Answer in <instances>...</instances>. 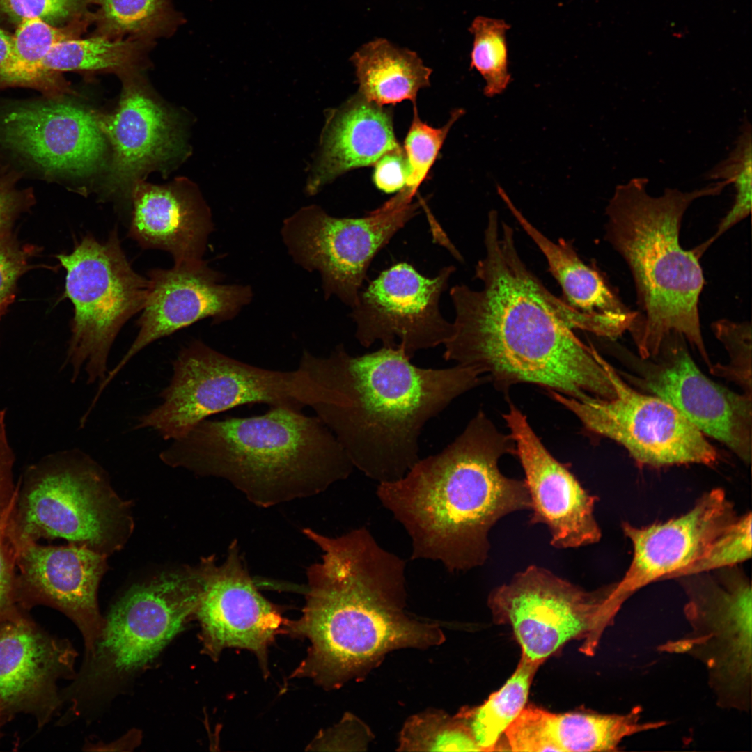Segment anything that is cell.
<instances>
[{"label":"cell","mask_w":752,"mask_h":752,"mask_svg":"<svg viewBox=\"0 0 752 752\" xmlns=\"http://www.w3.org/2000/svg\"><path fill=\"white\" fill-rule=\"evenodd\" d=\"M77 654L66 639L53 636L18 609L0 620V711L6 721L33 716L44 726L63 703L61 678H74Z\"/></svg>","instance_id":"obj_20"},{"label":"cell","mask_w":752,"mask_h":752,"mask_svg":"<svg viewBox=\"0 0 752 752\" xmlns=\"http://www.w3.org/2000/svg\"><path fill=\"white\" fill-rule=\"evenodd\" d=\"M398 743L400 751H481L462 720L436 709L408 718Z\"/></svg>","instance_id":"obj_34"},{"label":"cell","mask_w":752,"mask_h":752,"mask_svg":"<svg viewBox=\"0 0 752 752\" xmlns=\"http://www.w3.org/2000/svg\"><path fill=\"white\" fill-rule=\"evenodd\" d=\"M95 0H0V15L19 24L38 18L57 26L91 17Z\"/></svg>","instance_id":"obj_40"},{"label":"cell","mask_w":752,"mask_h":752,"mask_svg":"<svg viewBox=\"0 0 752 752\" xmlns=\"http://www.w3.org/2000/svg\"><path fill=\"white\" fill-rule=\"evenodd\" d=\"M603 364L613 385L611 399H574L554 391L549 395L579 420L592 434L623 446L642 466L662 467L686 464L713 467L717 450L673 405L654 395L636 390L604 358Z\"/></svg>","instance_id":"obj_14"},{"label":"cell","mask_w":752,"mask_h":752,"mask_svg":"<svg viewBox=\"0 0 752 752\" xmlns=\"http://www.w3.org/2000/svg\"><path fill=\"white\" fill-rule=\"evenodd\" d=\"M679 579L687 596L684 613L691 632L659 650L700 661L718 706L748 711L752 675L750 580L738 565Z\"/></svg>","instance_id":"obj_9"},{"label":"cell","mask_w":752,"mask_h":752,"mask_svg":"<svg viewBox=\"0 0 752 752\" xmlns=\"http://www.w3.org/2000/svg\"><path fill=\"white\" fill-rule=\"evenodd\" d=\"M359 93L378 105L409 100L416 104L418 91L430 85L432 70L418 54L385 38L363 45L351 56Z\"/></svg>","instance_id":"obj_29"},{"label":"cell","mask_w":752,"mask_h":752,"mask_svg":"<svg viewBox=\"0 0 752 752\" xmlns=\"http://www.w3.org/2000/svg\"><path fill=\"white\" fill-rule=\"evenodd\" d=\"M10 508L0 520V620L22 609L17 597V551L8 531Z\"/></svg>","instance_id":"obj_43"},{"label":"cell","mask_w":752,"mask_h":752,"mask_svg":"<svg viewBox=\"0 0 752 752\" xmlns=\"http://www.w3.org/2000/svg\"><path fill=\"white\" fill-rule=\"evenodd\" d=\"M91 19L89 17L77 20L62 27L38 18L19 23L13 36L10 53L0 65V86L54 85L56 77L49 75L42 69L45 58L56 44L78 38L92 23Z\"/></svg>","instance_id":"obj_30"},{"label":"cell","mask_w":752,"mask_h":752,"mask_svg":"<svg viewBox=\"0 0 752 752\" xmlns=\"http://www.w3.org/2000/svg\"><path fill=\"white\" fill-rule=\"evenodd\" d=\"M492 210L485 256L476 267L483 288L450 290L455 313L443 357L473 369L506 390L526 383L583 400L611 399L613 385L595 347L573 329L597 332V322L547 290L517 251L514 230Z\"/></svg>","instance_id":"obj_1"},{"label":"cell","mask_w":752,"mask_h":752,"mask_svg":"<svg viewBox=\"0 0 752 752\" xmlns=\"http://www.w3.org/2000/svg\"><path fill=\"white\" fill-rule=\"evenodd\" d=\"M148 275V292L137 335L99 384L97 396L149 344L203 318H212L217 323L232 319L252 297L249 286L219 283V274L203 260L175 263L171 269H155Z\"/></svg>","instance_id":"obj_18"},{"label":"cell","mask_w":752,"mask_h":752,"mask_svg":"<svg viewBox=\"0 0 752 752\" xmlns=\"http://www.w3.org/2000/svg\"><path fill=\"white\" fill-rule=\"evenodd\" d=\"M162 402L141 416L136 429H152L166 440L185 435L210 416L251 403L301 410L297 376L226 355L200 340L183 347L173 363Z\"/></svg>","instance_id":"obj_12"},{"label":"cell","mask_w":752,"mask_h":752,"mask_svg":"<svg viewBox=\"0 0 752 752\" xmlns=\"http://www.w3.org/2000/svg\"><path fill=\"white\" fill-rule=\"evenodd\" d=\"M646 178L618 185L606 208V240L632 274L639 311L629 329L642 358L654 357L671 333L682 335L710 367L700 330L698 301L704 285L699 256L680 244L682 220L696 200L719 195L717 180L683 191L666 188L657 197Z\"/></svg>","instance_id":"obj_6"},{"label":"cell","mask_w":752,"mask_h":752,"mask_svg":"<svg viewBox=\"0 0 752 752\" xmlns=\"http://www.w3.org/2000/svg\"><path fill=\"white\" fill-rule=\"evenodd\" d=\"M31 203L28 194L15 189L10 183L0 180V237L11 233L19 215Z\"/></svg>","instance_id":"obj_46"},{"label":"cell","mask_w":752,"mask_h":752,"mask_svg":"<svg viewBox=\"0 0 752 752\" xmlns=\"http://www.w3.org/2000/svg\"><path fill=\"white\" fill-rule=\"evenodd\" d=\"M712 331L727 350V364L712 365V374L739 385L743 393L751 395V324L721 319L712 323Z\"/></svg>","instance_id":"obj_39"},{"label":"cell","mask_w":752,"mask_h":752,"mask_svg":"<svg viewBox=\"0 0 752 752\" xmlns=\"http://www.w3.org/2000/svg\"><path fill=\"white\" fill-rule=\"evenodd\" d=\"M99 124L113 151L110 192L129 194L142 173L171 159L181 147L173 117L134 83L127 84L116 111Z\"/></svg>","instance_id":"obj_24"},{"label":"cell","mask_w":752,"mask_h":752,"mask_svg":"<svg viewBox=\"0 0 752 752\" xmlns=\"http://www.w3.org/2000/svg\"><path fill=\"white\" fill-rule=\"evenodd\" d=\"M160 458L173 467L223 478L267 508L317 494L354 468L318 416L283 407L254 416L205 419L172 440Z\"/></svg>","instance_id":"obj_5"},{"label":"cell","mask_w":752,"mask_h":752,"mask_svg":"<svg viewBox=\"0 0 752 752\" xmlns=\"http://www.w3.org/2000/svg\"><path fill=\"white\" fill-rule=\"evenodd\" d=\"M510 28L503 19L483 16L476 17L469 28L473 36L470 67L484 79L483 92L488 97L502 93L512 80L506 37Z\"/></svg>","instance_id":"obj_36"},{"label":"cell","mask_w":752,"mask_h":752,"mask_svg":"<svg viewBox=\"0 0 752 752\" xmlns=\"http://www.w3.org/2000/svg\"><path fill=\"white\" fill-rule=\"evenodd\" d=\"M641 721V707L622 714L552 713L535 706L523 709L506 729L513 751H616L632 735L666 726Z\"/></svg>","instance_id":"obj_25"},{"label":"cell","mask_w":752,"mask_h":752,"mask_svg":"<svg viewBox=\"0 0 752 752\" xmlns=\"http://www.w3.org/2000/svg\"><path fill=\"white\" fill-rule=\"evenodd\" d=\"M407 176L408 166L403 149L385 154L375 164L373 181L379 189L386 193L403 189Z\"/></svg>","instance_id":"obj_44"},{"label":"cell","mask_w":752,"mask_h":752,"mask_svg":"<svg viewBox=\"0 0 752 752\" xmlns=\"http://www.w3.org/2000/svg\"><path fill=\"white\" fill-rule=\"evenodd\" d=\"M751 124L744 117L735 145L723 160L705 174L706 180H726L735 190L733 204L721 221L714 235L701 244L706 250L718 237L751 213L752 201Z\"/></svg>","instance_id":"obj_35"},{"label":"cell","mask_w":752,"mask_h":752,"mask_svg":"<svg viewBox=\"0 0 752 752\" xmlns=\"http://www.w3.org/2000/svg\"><path fill=\"white\" fill-rule=\"evenodd\" d=\"M6 722V720L4 718V716H3V714L1 713V712L0 711V729H1V726H2V725L4 724Z\"/></svg>","instance_id":"obj_48"},{"label":"cell","mask_w":752,"mask_h":752,"mask_svg":"<svg viewBox=\"0 0 752 752\" xmlns=\"http://www.w3.org/2000/svg\"><path fill=\"white\" fill-rule=\"evenodd\" d=\"M201 592L198 567L162 573L132 586L111 607L93 655L63 700L76 710L151 662L195 618Z\"/></svg>","instance_id":"obj_8"},{"label":"cell","mask_w":752,"mask_h":752,"mask_svg":"<svg viewBox=\"0 0 752 752\" xmlns=\"http://www.w3.org/2000/svg\"><path fill=\"white\" fill-rule=\"evenodd\" d=\"M525 474L531 501L530 524L548 528L551 545L572 549L593 545L602 537L589 494L537 436L526 416L513 404L503 414Z\"/></svg>","instance_id":"obj_21"},{"label":"cell","mask_w":752,"mask_h":752,"mask_svg":"<svg viewBox=\"0 0 752 752\" xmlns=\"http://www.w3.org/2000/svg\"><path fill=\"white\" fill-rule=\"evenodd\" d=\"M751 513L739 516L719 534L695 561L669 579L738 565L751 557Z\"/></svg>","instance_id":"obj_37"},{"label":"cell","mask_w":752,"mask_h":752,"mask_svg":"<svg viewBox=\"0 0 752 752\" xmlns=\"http://www.w3.org/2000/svg\"><path fill=\"white\" fill-rule=\"evenodd\" d=\"M198 567L201 592L195 618L201 626L202 652L217 659L226 648L247 650L267 676V648L276 636L285 633L288 621L258 590L237 541L229 545L224 562L217 564L210 556Z\"/></svg>","instance_id":"obj_17"},{"label":"cell","mask_w":752,"mask_h":752,"mask_svg":"<svg viewBox=\"0 0 752 752\" xmlns=\"http://www.w3.org/2000/svg\"><path fill=\"white\" fill-rule=\"evenodd\" d=\"M401 149L394 134L391 111L358 92L328 112L307 191L315 194L347 171L375 165L385 154Z\"/></svg>","instance_id":"obj_26"},{"label":"cell","mask_w":752,"mask_h":752,"mask_svg":"<svg viewBox=\"0 0 752 752\" xmlns=\"http://www.w3.org/2000/svg\"><path fill=\"white\" fill-rule=\"evenodd\" d=\"M464 113L462 109H455L446 124L436 128L420 119L416 104H414L413 119L404 143L408 166V176L404 188L416 194L427 178L449 130Z\"/></svg>","instance_id":"obj_38"},{"label":"cell","mask_w":752,"mask_h":752,"mask_svg":"<svg viewBox=\"0 0 752 752\" xmlns=\"http://www.w3.org/2000/svg\"><path fill=\"white\" fill-rule=\"evenodd\" d=\"M400 347L359 356L339 345L327 357L304 351L301 402L334 434L354 467L379 483L402 478L420 459L425 424L454 399L486 382L471 368H425Z\"/></svg>","instance_id":"obj_3"},{"label":"cell","mask_w":752,"mask_h":752,"mask_svg":"<svg viewBox=\"0 0 752 752\" xmlns=\"http://www.w3.org/2000/svg\"><path fill=\"white\" fill-rule=\"evenodd\" d=\"M405 188L360 218H337L321 207H303L284 221L281 235L294 261L317 271L327 298L352 308L375 256L414 217L420 207Z\"/></svg>","instance_id":"obj_13"},{"label":"cell","mask_w":752,"mask_h":752,"mask_svg":"<svg viewBox=\"0 0 752 752\" xmlns=\"http://www.w3.org/2000/svg\"><path fill=\"white\" fill-rule=\"evenodd\" d=\"M373 737L365 723L346 713L336 725L317 735L308 747L318 751H366Z\"/></svg>","instance_id":"obj_42"},{"label":"cell","mask_w":752,"mask_h":752,"mask_svg":"<svg viewBox=\"0 0 752 752\" xmlns=\"http://www.w3.org/2000/svg\"><path fill=\"white\" fill-rule=\"evenodd\" d=\"M56 257L66 270L65 295L74 306L65 364L72 381L84 370L88 384H100L117 335L145 305L148 279L131 267L116 229L103 242L87 235L70 253Z\"/></svg>","instance_id":"obj_10"},{"label":"cell","mask_w":752,"mask_h":752,"mask_svg":"<svg viewBox=\"0 0 752 752\" xmlns=\"http://www.w3.org/2000/svg\"><path fill=\"white\" fill-rule=\"evenodd\" d=\"M540 664L522 656L503 687L481 705L463 707L455 716L469 730L481 751H495L502 735L525 707Z\"/></svg>","instance_id":"obj_32"},{"label":"cell","mask_w":752,"mask_h":752,"mask_svg":"<svg viewBox=\"0 0 752 752\" xmlns=\"http://www.w3.org/2000/svg\"><path fill=\"white\" fill-rule=\"evenodd\" d=\"M13 36L0 29V65L8 58L12 48Z\"/></svg>","instance_id":"obj_47"},{"label":"cell","mask_w":752,"mask_h":752,"mask_svg":"<svg viewBox=\"0 0 752 752\" xmlns=\"http://www.w3.org/2000/svg\"><path fill=\"white\" fill-rule=\"evenodd\" d=\"M36 251L33 246L20 244L12 233L0 237V319L13 301L17 282L29 269Z\"/></svg>","instance_id":"obj_41"},{"label":"cell","mask_w":752,"mask_h":752,"mask_svg":"<svg viewBox=\"0 0 752 752\" xmlns=\"http://www.w3.org/2000/svg\"><path fill=\"white\" fill-rule=\"evenodd\" d=\"M738 517L724 490L705 493L686 513L643 527L623 523L633 554L616 593L624 602L643 587L670 577L695 561Z\"/></svg>","instance_id":"obj_22"},{"label":"cell","mask_w":752,"mask_h":752,"mask_svg":"<svg viewBox=\"0 0 752 752\" xmlns=\"http://www.w3.org/2000/svg\"><path fill=\"white\" fill-rule=\"evenodd\" d=\"M132 526L128 507L104 470L77 449L52 454L29 467L8 518L15 548L63 538L106 556L123 545Z\"/></svg>","instance_id":"obj_7"},{"label":"cell","mask_w":752,"mask_h":752,"mask_svg":"<svg viewBox=\"0 0 752 752\" xmlns=\"http://www.w3.org/2000/svg\"><path fill=\"white\" fill-rule=\"evenodd\" d=\"M687 343L682 335L671 333L657 354L649 358L618 348L619 358L629 372H618L629 384L670 403L703 434L749 464L752 395L737 393L709 379L691 357Z\"/></svg>","instance_id":"obj_15"},{"label":"cell","mask_w":752,"mask_h":752,"mask_svg":"<svg viewBox=\"0 0 752 752\" xmlns=\"http://www.w3.org/2000/svg\"><path fill=\"white\" fill-rule=\"evenodd\" d=\"M17 597L29 611L38 605L54 608L77 626L86 659L93 653L104 625L97 602L99 582L106 570V555L85 546L29 542L16 547Z\"/></svg>","instance_id":"obj_19"},{"label":"cell","mask_w":752,"mask_h":752,"mask_svg":"<svg viewBox=\"0 0 752 752\" xmlns=\"http://www.w3.org/2000/svg\"><path fill=\"white\" fill-rule=\"evenodd\" d=\"M92 36L152 42L172 34L183 19L171 0H95Z\"/></svg>","instance_id":"obj_31"},{"label":"cell","mask_w":752,"mask_h":752,"mask_svg":"<svg viewBox=\"0 0 752 752\" xmlns=\"http://www.w3.org/2000/svg\"><path fill=\"white\" fill-rule=\"evenodd\" d=\"M455 270L445 267L430 278L399 263L381 272L361 290L352 308L357 340L367 348L376 341L400 347L410 358L418 350L444 345L452 323L441 314L439 299Z\"/></svg>","instance_id":"obj_16"},{"label":"cell","mask_w":752,"mask_h":752,"mask_svg":"<svg viewBox=\"0 0 752 752\" xmlns=\"http://www.w3.org/2000/svg\"><path fill=\"white\" fill-rule=\"evenodd\" d=\"M615 588L586 590L533 565L492 590L487 602L495 622L511 627L522 656L541 665L574 640L586 655L595 653L623 604Z\"/></svg>","instance_id":"obj_11"},{"label":"cell","mask_w":752,"mask_h":752,"mask_svg":"<svg viewBox=\"0 0 752 752\" xmlns=\"http://www.w3.org/2000/svg\"><path fill=\"white\" fill-rule=\"evenodd\" d=\"M509 454L515 455L510 434L479 411L441 452L419 459L400 479L378 484L380 502L411 539L412 559L439 561L450 572L485 562L491 528L531 508L524 480L500 471V459Z\"/></svg>","instance_id":"obj_4"},{"label":"cell","mask_w":752,"mask_h":752,"mask_svg":"<svg viewBox=\"0 0 752 752\" xmlns=\"http://www.w3.org/2000/svg\"><path fill=\"white\" fill-rule=\"evenodd\" d=\"M14 453L6 434V411H0V520L12 506L17 491L13 480Z\"/></svg>","instance_id":"obj_45"},{"label":"cell","mask_w":752,"mask_h":752,"mask_svg":"<svg viewBox=\"0 0 752 752\" xmlns=\"http://www.w3.org/2000/svg\"><path fill=\"white\" fill-rule=\"evenodd\" d=\"M303 532L322 555L307 570L301 617L285 627V633L310 643L292 677L338 689L363 679L389 652L445 641L439 624L407 613L405 563L368 529L335 538L310 528Z\"/></svg>","instance_id":"obj_2"},{"label":"cell","mask_w":752,"mask_h":752,"mask_svg":"<svg viewBox=\"0 0 752 752\" xmlns=\"http://www.w3.org/2000/svg\"><path fill=\"white\" fill-rule=\"evenodd\" d=\"M497 191L527 235L545 256L549 269L561 285L567 305L597 322L607 338L613 339L628 331L637 311L626 306L595 269L585 265L571 244L558 243L545 237L514 205L500 186Z\"/></svg>","instance_id":"obj_28"},{"label":"cell","mask_w":752,"mask_h":752,"mask_svg":"<svg viewBox=\"0 0 752 752\" xmlns=\"http://www.w3.org/2000/svg\"><path fill=\"white\" fill-rule=\"evenodd\" d=\"M133 194L129 235L146 249L171 253L175 263L202 260L213 229L208 207L182 189L140 184Z\"/></svg>","instance_id":"obj_27"},{"label":"cell","mask_w":752,"mask_h":752,"mask_svg":"<svg viewBox=\"0 0 752 752\" xmlns=\"http://www.w3.org/2000/svg\"><path fill=\"white\" fill-rule=\"evenodd\" d=\"M0 143L45 172L77 175L97 167L106 148L95 116L65 102L22 105L4 113Z\"/></svg>","instance_id":"obj_23"},{"label":"cell","mask_w":752,"mask_h":752,"mask_svg":"<svg viewBox=\"0 0 752 752\" xmlns=\"http://www.w3.org/2000/svg\"><path fill=\"white\" fill-rule=\"evenodd\" d=\"M152 44L92 35L86 39L67 40L52 47L42 62V69L54 77L57 72L70 70L127 72L136 66Z\"/></svg>","instance_id":"obj_33"}]
</instances>
